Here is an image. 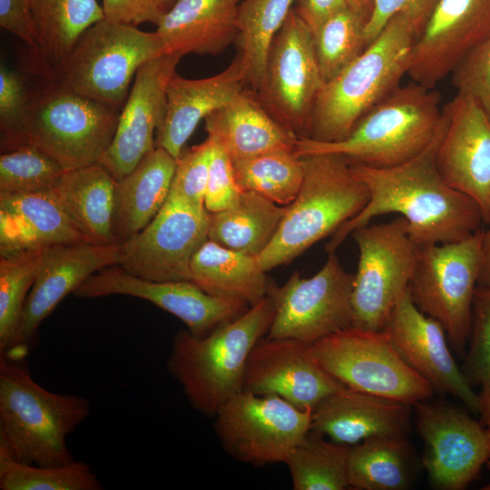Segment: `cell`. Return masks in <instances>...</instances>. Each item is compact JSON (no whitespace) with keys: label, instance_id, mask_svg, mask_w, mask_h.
Segmentation results:
<instances>
[{"label":"cell","instance_id":"6da1fadb","mask_svg":"<svg viewBox=\"0 0 490 490\" xmlns=\"http://www.w3.org/2000/svg\"><path fill=\"white\" fill-rule=\"evenodd\" d=\"M440 132V131H439ZM436 140L423 152L401 164L375 168L350 163L369 198L355 217L343 223L328 242L332 253L351 232L377 216L398 213L418 245L443 244L470 237L484 223L479 205L452 188L436 163Z\"/></svg>","mask_w":490,"mask_h":490},{"label":"cell","instance_id":"7a4b0ae2","mask_svg":"<svg viewBox=\"0 0 490 490\" xmlns=\"http://www.w3.org/2000/svg\"><path fill=\"white\" fill-rule=\"evenodd\" d=\"M416 37L407 16L394 15L359 55L324 83L308 137L325 142L345 139L364 114L399 86Z\"/></svg>","mask_w":490,"mask_h":490},{"label":"cell","instance_id":"3957f363","mask_svg":"<svg viewBox=\"0 0 490 490\" xmlns=\"http://www.w3.org/2000/svg\"><path fill=\"white\" fill-rule=\"evenodd\" d=\"M274 308L269 296L238 318L198 338L177 332L167 370L181 385L191 406L208 416L242 391L250 354L270 328Z\"/></svg>","mask_w":490,"mask_h":490},{"label":"cell","instance_id":"277c9868","mask_svg":"<svg viewBox=\"0 0 490 490\" xmlns=\"http://www.w3.org/2000/svg\"><path fill=\"white\" fill-rule=\"evenodd\" d=\"M441 123L438 93L412 82L398 86L371 108L345 139L325 142L298 137L294 152L299 157L336 154L350 163L392 167L427 149L436 140Z\"/></svg>","mask_w":490,"mask_h":490},{"label":"cell","instance_id":"5b68a950","mask_svg":"<svg viewBox=\"0 0 490 490\" xmlns=\"http://www.w3.org/2000/svg\"><path fill=\"white\" fill-rule=\"evenodd\" d=\"M24 359L0 355V439L22 463H71L66 437L89 416L90 402L45 389L32 377Z\"/></svg>","mask_w":490,"mask_h":490},{"label":"cell","instance_id":"8992f818","mask_svg":"<svg viewBox=\"0 0 490 490\" xmlns=\"http://www.w3.org/2000/svg\"><path fill=\"white\" fill-rule=\"evenodd\" d=\"M304 177L269 245L257 256L265 271L286 264L333 234L366 206L369 193L350 162L336 154L300 157Z\"/></svg>","mask_w":490,"mask_h":490},{"label":"cell","instance_id":"52a82bcc","mask_svg":"<svg viewBox=\"0 0 490 490\" xmlns=\"http://www.w3.org/2000/svg\"><path fill=\"white\" fill-rule=\"evenodd\" d=\"M48 81L30 92L23 144L44 152L64 171L99 162L113 139L119 110Z\"/></svg>","mask_w":490,"mask_h":490},{"label":"cell","instance_id":"ba28073f","mask_svg":"<svg viewBox=\"0 0 490 490\" xmlns=\"http://www.w3.org/2000/svg\"><path fill=\"white\" fill-rule=\"evenodd\" d=\"M162 54L156 31L148 33L103 18L83 33L54 64L47 79L119 110L139 68Z\"/></svg>","mask_w":490,"mask_h":490},{"label":"cell","instance_id":"9c48e42d","mask_svg":"<svg viewBox=\"0 0 490 490\" xmlns=\"http://www.w3.org/2000/svg\"><path fill=\"white\" fill-rule=\"evenodd\" d=\"M483 230L454 242L419 246L408 286L415 305L441 324L459 357L465 356L470 335Z\"/></svg>","mask_w":490,"mask_h":490},{"label":"cell","instance_id":"30bf717a","mask_svg":"<svg viewBox=\"0 0 490 490\" xmlns=\"http://www.w3.org/2000/svg\"><path fill=\"white\" fill-rule=\"evenodd\" d=\"M314 359L342 385L415 406L435 389L395 348L387 334L348 327L309 345Z\"/></svg>","mask_w":490,"mask_h":490},{"label":"cell","instance_id":"8fae6325","mask_svg":"<svg viewBox=\"0 0 490 490\" xmlns=\"http://www.w3.org/2000/svg\"><path fill=\"white\" fill-rule=\"evenodd\" d=\"M358 264L351 293L352 327L381 330L408 290L419 246L399 216L388 222L367 224L351 232Z\"/></svg>","mask_w":490,"mask_h":490},{"label":"cell","instance_id":"7c38bea8","mask_svg":"<svg viewBox=\"0 0 490 490\" xmlns=\"http://www.w3.org/2000/svg\"><path fill=\"white\" fill-rule=\"evenodd\" d=\"M312 408L300 409L276 395L241 391L215 414L214 430L235 459L260 466L285 463L311 430Z\"/></svg>","mask_w":490,"mask_h":490},{"label":"cell","instance_id":"4fadbf2b","mask_svg":"<svg viewBox=\"0 0 490 490\" xmlns=\"http://www.w3.org/2000/svg\"><path fill=\"white\" fill-rule=\"evenodd\" d=\"M353 279L332 252L310 278L295 271L280 287L270 282L274 316L267 337L312 344L350 327Z\"/></svg>","mask_w":490,"mask_h":490},{"label":"cell","instance_id":"5bb4252c","mask_svg":"<svg viewBox=\"0 0 490 490\" xmlns=\"http://www.w3.org/2000/svg\"><path fill=\"white\" fill-rule=\"evenodd\" d=\"M210 212L171 193L152 221L120 243L118 266L154 281L190 280L191 261L208 240Z\"/></svg>","mask_w":490,"mask_h":490},{"label":"cell","instance_id":"9a60e30c","mask_svg":"<svg viewBox=\"0 0 490 490\" xmlns=\"http://www.w3.org/2000/svg\"><path fill=\"white\" fill-rule=\"evenodd\" d=\"M323 84L313 34L292 8L270 51L260 93L284 127L298 137H308L311 112Z\"/></svg>","mask_w":490,"mask_h":490},{"label":"cell","instance_id":"2e32d148","mask_svg":"<svg viewBox=\"0 0 490 490\" xmlns=\"http://www.w3.org/2000/svg\"><path fill=\"white\" fill-rule=\"evenodd\" d=\"M415 407L430 483L440 490L466 489L490 457L489 429L450 405L426 400Z\"/></svg>","mask_w":490,"mask_h":490},{"label":"cell","instance_id":"e0dca14e","mask_svg":"<svg viewBox=\"0 0 490 490\" xmlns=\"http://www.w3.org/2000/svg\"><path fill=\"white\" fill-rule=\"evenodd\" d=\"M436 163L444 180L473 199L483 220L490 217V117L470 96L457 93L442 108Z\"/></svg>","mask_w":490,"mask_h":490},{"label":"cell","instance_id":"ac0fdd59","mask_svg":"<svg viewBox=\"0 0 490 490\" xmlns=\"http://www.w3.org/2000/svg\"><path fill=\"white\" fill-rule=\"evenodd\" d=\"M490 35V0H438L413 46L407 75L428 88Z\"/></svg>","mask_w":490,"mask_h":490},{"label":"cell","instance_id":"d6986e66","mask_svg":"<svg viewBox=\"0 0 490 490\" xmlns=\"http://www.w3.org/2000/svg\"><path fill=\"white\" fill-rule=\"evenodd\" d=\"M381 330L406 362L435 390L453 396L479 414V396L456 364L444 328L415 305L408 290Z\"/></svg>","mask_w":490,"mask_h":490},{"label":"cell","instance_id":"ffe728a7","mask_svg":"<svg viewBox=\"0 0 490 490\" xmlns=\"http://www.w3.org/2000/svg\"><path fill=\"white\" fill-rule=\"evenodd\" d=\"M119 256L118 243L97 244L83 240L43 248L35 280L26 299L17 347L7 357L25 358L44 318L91 275L117 265Z\"/></svg>","mask_w":490,"mask_h":490},{"label":"cell","instance_id":"44dd1931","mask_svg":"<svg viewBox=\"0 0 490 490\" xmlns=\"http://www.w3.org/2000/svg\"><path fill=\"white\" fill-rule=\"evenodd\" d=\"M181 58L164 53L137 71L113 139L99 161L116 181L155 148L154 133L165 114L166 85Z\"/></svg>","mask_w":490,"mask_h":490},{"label":"cell","instance_id":"7402d4cb","mask_svg":"<svg viewBox=\"0 0 490 490\" xmlns=\"http://www.w3.org/2000/svg\"><path fill=\"white\" fill-rule=\"evenodd\" d=\"M309 345L292 338H260L250 354L242 391L276 395L298 408L313 409L344 385L314 359Z\"/></svg>","mask_w":490,"mask_h":490},{"label":"cell","instance_id":"603a6c76","mask_svg":"<svg viewBox=\"0 0 490 490\" xmlns=\"http://www.w3.org/2000/svg\"><path fill=\"white\" fill-rule=\"evenodd\" d=\"M411 407L342 386L314 407L311 431L349 446L374 436L407 437Z\"/></svg>","mask_w":490,"mask_h":490},{"label":"cell","instance_id":"cb8c5ba5","mask_svg":"<svg viewBox=\"0 0 490 490\" xmlns=\"http://www.w3.org/2000/svg\"><path fill=\"white\" fill-rule=\"evenodd\" d=\"M247 82L246 68L238 55L220 73L201 79L174 74L166 85V108L156 131L155 147L178 159L197 125L230 102Z\"/></svg>","mask_w":490,"mask_h":490},{"label":"cell","instance_id":"d4e9b609","mask_svg":"<svg viewBox=\"0 0 490 490\" xmlns=\"http://www.w3.org/2000/svg\"><path fill=\"white\" fill-rule=\"evenodd\" d=\"M204 122L207 137L220 146L232 162L270 152L294 151L298 138L244 89Z\"/></svg>","mask_w":490,"mask_h":490},{"label":"cell","instance_id":"484cf974","mask_svg":"<svg viewBox=\"0 0 490 490\" xmlns=\"http://www.w3.org/2000/svg\"><path fill=\"white\" fill-rule=\"evenodd\" d=\"M240 0H179L165 12L156 33L163 53L216 55L237 37Z\"/></svg>","mask_w":490,"mask_h":490},{"label":"cell","instance_id":"4316f807","mask_svg":"<svg viewBox=\"0 0 490 490\" xmlns=\"http://www.w3.org/2000/svg\"><path fill=\"white\" fill-rule=\"evenodd\" d=\"M85 240L51 191L0 194V254Z\"/></svg>","mask_w":490,"mask_h":490},{"label":"cell","instance_id":"83f0119b","mask_svg":"<svg viewBox=\"0 0 490 490\" xmlns=\"http://www.w3.org/2000/svg\"><path fill=\"white\" fill-rule=\"evenodd\" d=\"M177 159L155 147L128 174L116 181L113 233L120 244L141 231L166 202Z\"/></svg>","mask_w":490,"mask_h":490},{"label":"cell","instance_id":"f1b7e54d","mask_svg":"<svg viewBox=\"0 0 490 490\" xmlns=\"http://www.w3.org/2000/svg\"><path fill=\"white\" fill-rule=\"evenodd\" d=\"M115 184L116 180L97 162L66 171L51 193L86 241L113 244Z\"/></svg>","mask_w":490,"mask_h":490},{"label":"cell","instance_id":"f546056e","mask_svg":"<svg viewBox=\"0 0 490 490\" xmlns=\"http://www.w3.org/2000/svg\"><path fill=\"white\" fill-rule=\"evenodd\" d=\"M191 281L205 292L249 307L267 296L270 282L256 256L205 240L191 261Z\"/></svg>","mask_w":490,"mask_h":490},{"label":"cell","instance_id":"4dcf8cb0","mask_svg":"<svg viewBox=\"0 0 490 490\" xmlns=\"http://www.w3.org/2000/svg\"><path fill=\"white\" fill-rule=\"evenodd\" d=\"M286 210L287 206L244 191L231 207L210 213L208 240L257 257L271 241Z\"/></svg>","mask_w":490,"mask_h":490},{"label":"cell","instance_id":"1f68e13d","mask_svg":"<svg viewBox=\"0 0 490 490\" xmlns=\"http://www.w3.org/2000/svg\"><path fill=\"white\" fill-rule=\"evenodd\" d=\"M298 0H243L237 15V37L247 82L261 93L272 44Z\"/></svg>","mask_w":490,"mask_h":490},{"label":"cell","instance_id":"d6a6232c","mask_svg":"<svg viewBox=\"0 0 490 490\" xmlns=\"http://www.w3.org/2000/svg\"><path fill=\"white\" fill-rule=\"evenodd\" d=\"M406 437L374 436L349 446L348 486L358 490H402L409 485Z\"/></svg>","mask_w":490,"mask_h":490},{"label":"cell","instance_id":"836d02e7","mask_svg":"<svg viewBox=\"0 0 490 490\" xmlns=\"http://www.w3.org/2000/svg\"><path fill=\"white\" fill-rule=\"evenodd\" d=\"M40 56L63 59L90 26L104 18L96 0H31Z\"/></svg>","mask_w":490,"mask_h":490},{"label":"cell","instance_id":"e575fe53","mask_svg":"<svg viewBox=\"0 0 490 490\" xmlns=\"http://www.w3.org/2000/svg\"><path fill=\"white\" fill-rule=\"evenodd\" d=\"M349 446L328 441L309 431L285 461L294 490H344Z\"/></svg>","mask_w":490,"mask_h":490},{"label":"cell","instance_id":"d590c367","mask_svg":"<svg viewBox=\"0 0 490 490\" xmlns=\"http://www.w3.org/2000/svg\"><path fill=\"white\" fill-rule=\"evenodd\" d=\"M238 184L281 206H288L301 187L304 168L293 150L262 153L233 162Z\"/></svg>","mask_w":490,"mask_h":490},{"label":"cell","instance_id":"8d00e7d4","mask_svg":"<svg viewBox=\"0 0 490 490\" xmlns=\"http://www.w3.org/2000/svg\"><path fill=\"white\" fill-rule=\"evenodd\" d=\"M43 248L20 250L0 259V355L17 347L28 294L41 262Z\"/></svg>","mask_w":490,"mask_h":490},{"label":"cell","instance_id":"74e56055","mask_svg":"<svg viewBox=\"0 0 490 490\" xmlns=\"http://www.w3.org/2000/svg\"><path fill=\"white\" fill-rule=\"evenodd\" d=\"M0 489L100 490L103 485L84 462L74 460L54 466L22 463L0 439Z\"/></svg>","mask_w":490,"mask_h":490},{"label":"cell","instance_id":"f35d334b","mask_svg":"<svg viewBox=\"0 0 490 490\" xmlns=\"http://www.w3.org/2000/svg\"><path fill=\"white\" fill-rule=\"evenodd\" d=\"M366 21L347 7L329 17L313 35L323 82L336 76L367 47Z\"/></svg>","mask_w":490,"mask_h":490},{"label":"cell","instance_id":"ab89813d","mask_svg":"<svg viewBox=\"0 0 490 490\" xmlns=\"http://www.w3.org/2000/svg\"><path fill=\"white\" fill-rule=\"evenodd\" d=\"M65 172L36 147L21 144L0 155V194L51 191Z\"/></svg>","mask_w":490,"mask_h":490},{"label":"cell","instance_id":"60d3db41","mask_svg":"<svg viewBox=\"0 0 490 490\" xmlns=\"http://www.w3.org/2000/svg\"><path fill=\"white\" fill-rule=\"evenodd\" d=\"M467 345L461 368L465 377L472 387L490 386V287L475 289Z\"/></svg>","mask_w":490,"mask_h":490},{"label":"cell","instance_id":"b9f144b4","mask_svg":"<svg viewBox=\"0 0 490 490\" xmlns=\"http://www.w3.org/2000/svg\"><path fill=\"white\" fill-rule=\"evenodd\" d=\"M30 92L23 78L1 64L0 66V132L1 151L23 144L22 125Z\"/></svg>","mask_w":490,"mask_h":490},{"label":"cell","instance_id":"7bdbcfd3","mask_svg":"<svg viewBox=\"0 0 490 490\" xmlns=\"http://www.w3.org/2000/svg\"><path fill=\"white\" fill-rule=\"evenodd\" d=\"M213 142L206 140L181 152L177 159L171 193L191 204L204 206Z\"/></svg>","mask_w":490,"mask_h":490},{"label":"cell","instance_id":"ee69618b","mask_svg":"<svg viewBox=\"0 0 490 490\" xmlns=\"http://www.w3.org/2000/svg\"><path fill=\"white\" fill-rule=\"evenodd\" d=\"M452 83L457 93L473 98L490 117V35L458 63Z\"/></svg>","mask_w":490,"mask_h":490},{"label":"cell","instance_id":"f6af8a7d","mask_svg":"<svg viewBox=\"0 0 490 490\" xmlns=\"http://www.w3.org/2000/svg\"><path fill=\"white\" fill-rule=\"evenodd\" d=\"M212 142L204 198V206L210 213L231 207L238 201L243 191L237 182L233 162L220 146L213 141Z\"/></svg>","mask_w":490,"mask_h":490},{"label":"cell","instance_id":"bcb514c9","mask_svg":"<svg viewBox=\"0 0 490 490\" xmlns=\"http://www.w3.org/2000/svg\"><path fill=\"white\" fill-rule=\"evenodd\" d=\"M437 2L438 0H372L371 11L365 24L367 44L371 43L397 14H403L409 18L418 36Z\"/></svg>","mask_w":490,"mask_h":490},{"label":"cell","instance_id":"7dc6e473","mask_svg":"<svg viewBox=\"0 0 490 490\" xmlns=\"http://www.w3.org/2000/svg\"><path fill=\"white\" fill-rule=\"evenodd\" d=\"M0 26L40 54L31 0H0Z\"/></svg>","mask_w":490,"mask_h":490},{"label":"cell","instance_id":"c3c4849f","mask_svg":"<svg viewBox=\"0 0 490 490\" xmlns=\"http://www.w3.org/2000/svg\"><path fill=\"white\" fill-rule=\"evenodd\" d=\"M102 8L104 19L134 26L142 23L157 25L163 15L155 0H103Z\"/></svg>","mask_w":490,"mask_h":490},{"label":"cell","instance_id":"681fc988","mask_svg":"<svg viewBox=\"0 0 490 490\" xmlns=\"http://www.w3.org/2000/svg\"><path fill=\"white\" fill-rule=\"evenodd\" d=\"M296 12L313 35L329 17L348 7L347 0H298Z\"/></svg>","mask_w":490,"mask_h":490},{"label":"cell","instance_id":"f907efd6","mask_svg":"<svg viewBox=\"0 0 490 490\" xmlns=\"http://www.w3.org/2000/svg\"><path fill=\"white\" fill-rule=\"evenodd\" d=\"M486 225L487 229L483 230L481 267L477 285L490 287V217Z\"/></svg>","mask_w":490,"mask_h":490},{"label":"cell","instance_id":"816d5d0a","mask_svg":"<svg viewBox=\"0 0 490 490\" xmlns=\"http://www.w3.org/2000/svg\"><path fill=\"white\" fill-rule=\"evenodd\" d=\"M479 396V415L481 416V421L490 431V386L482 387ZM487 468L490 472V457L486 463ZM485 489H490V484L485 487Z\"/></svg>","mask_w":490,"mask_h":490},{"label":"cell","instance_id":"f5cc1de1","mask_svg":"<svg viewBox=\"0 0 490 490\" xmlns=\"http://www.w3.org/2000/svg\"><path fill=\"white\" fill-rule=\"evenodd\" d=\"M348 7L360 15L365 21L368 20L371 6L372 0H347Z\"/></svg>","mask_w":490,"mask_h":490},{"label":"cell","instance_id":"db71d44e","mask_svg":"<svg viewBox=\"0 0 490 490\" xmlns=\"http://www.w3.org/2000/svg\"><path fill=\"white\" fill-rule=\"evenodd\" d=\"M159 9L164 14L170 10L179 0H155Z\"/></svg>","mask_w":490,"mask_h":490}]
</instances>
